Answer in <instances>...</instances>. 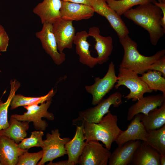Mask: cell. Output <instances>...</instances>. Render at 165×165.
Wrapping results in <instances>:
<instances>
[{"label": "cell", "instance_id": "obj_23", "mask_svg": "<svg viewBox=\"0 0 165 165\" xmlns=\"http://www.w3.org/2000/svg\"><path fill=\"white\" fill-rule=\"evenodd\" d=\"M9 123L7 128L0 130V135L6 136L18 144L27 137L29 123L26 121L19 120L11 116Z\"/></svg>", "mask_w": 165, "mask_h": 165}, {"label": "cell", "instance_id": "obj_29", "mask_svg": "<svg viewBox=\"0 0 165 165\" xmlns=\"http://www.w3.org/2000/svg\"><path fill=\"white\" fill-rule=\"evenodd\" d=\"M156 2V0H106L109 6L119 16L135 6Z\"/></svg>", "mask_w": 165, "mask_h": 165}, {"label": "cell", "instance_id": "obj_6", "mask_svg": "<svg viewBox=\"0 0 165 165\" xmlns=\"http://www.w3.org/2000/svg\"><path fill=\"white\" fill-rule=\"evenodd\" d=\"M118 79L114 86L117 89L123 85L130 90L129 93L125 97L127 100L135 101L144 97L145 93L153 91L138 76V74L130 70L119 68L117 76Z\"/></svg>", "mask_w": 165, "mask_h": 165}, {"label": "cell", "instance_id": "obj_16", "mask_svg": "<svg viewBox=\"0 0 165 165\" xmlns=\"http://www.w3.org/2000/svg\"><path fill=\"white\" fill-rule=\"evenodd\" d=\"M99 28L93 26L89 30V36L93 37L96 41L94 49L97 51L98 64H101L109 59L113 49V39L111 36L105 37L100 34Z\"/></svg>", "mask_w": 165, "mask_h": 165}, {"label": "cell", "instance_id": "obj_7", "mask_svg": "<svg viewBox=\"0 0 165 165\" xmlns=\"http://www.w3.org/2000/svg\"><path fill=\"white\" fill-rule=\"evenodd\" d=\"M118 79L115 72V65L111 61L107 72L102 78L96 77L94 84L86 85L85 88L87 92L91 94V104L95 105L100 102L106 95L113 88Z\"/></svg>", "mask_w": 165, "mask_h": 165}, {"label": "cell", "instance_id": "obj_1", "mask_svg": "<svg viewBox=\"0 0 165 165\" xmlns=\"http://www.w3.org/2000/svg\"><path fill=\"white\" fill-rule=\"evenodd\" d=\"M123 15L148 32L151 42L154 46L157 45L165 33L161 24L162 11L153 3L138 5Z\"/></svg>", "mask_w": 165, "mask_h": 165}, {"label": "cell", "instance_id": "obj_32", "mask_svg": "<svg viewBox=\"0 0 165 165\" xmlns=\"http://www.w3.org/2000/svg\"><path fill=\"white\" fill-rule=\"evenodd\" d=\"M9 38L3 27L0 24V52L7 51Z\"/></svg>", "mask_w": 165, "mask_h": 165}, {"label": "cell", "instance_id": "obj_35", "mask_svg": "<svg viewBox=\"0 0 165 165\" xmlns=\"http://www.w3.org/2000/svg\"><path fill=\"white\" fill-rule=\"evenodd\" d=\"M63 1L84 4L91 6L92 0H61Z\"/></svg>", "mask_w": 165, "mask_h": 165}, {"label": "cell", "instance_id": "obj_37", "mask_svg": "<svg viewBox=\"0 0 165 165\" xmlns=\"http://www.w3.org/2000/svg\"><path fill=\"white\" fill-rule=\"evenodd\" d=\"M160 165H165V155L160 154Z\"/></svg>", "mask_w": 165, "mask_h": 165}, {"label": "cell", "instance_id": "obj_30", "mask_svg": "<svg viewBox=\"0 0 165 165\" xmlns=\"http://www.w3.org/2000/svg\"><path fill=\"white\" fill-rule=\"evenodd\" d=\"M44 133L43 131H35L31 132L28 138H24L19 143L18 146L23 149H29L33 147H40L43 146L42 137Z\"/></svg>", "mask_w": 165, "mask_h": 165}, {"label": "cell", "instance_id": "obj_2", "mask_svg": "<svg viewBox=\"0 0 165 165\" xmlns=\"http://www.w3.org/2000/svg\"><path fill=\"white\" fill-rule=\"evenodd\" d=\"M124 50V55L119 68L128 69L141 75L146 72L149 66L165 54V50L158 51L154 55L146 56L138 50L137 43L127 35L119 39Z\"/></svg>", "mask_w": 165, "mask_h": 165}, {"label": "cell", "instance_id": "obj_27", "mask_svg": "<svg viewBox=\"0 0 165 165\" xmlns=\"http://www.w3.org/2000/svg\"><path fill=\"white\" fill-rule=\"evenodd\" d=\"M139 76L151 90L160 91L165 95V78L160 72L148 70Z\"/></svg>", "mask_w": 165, "mask_h": 165}, {"label": "cell", "instance_id": "obj_28", "mask_svg": "<svg viewBox=\"0 0 165 165\" xmlns=\"http://www.w3.org/2000/svg\"><path fill=\"white\" fill-rule=\"evenodd\" d=\"M144 142L160 154L165 155V125L159 129L148 132L146 141Z\"/></svg>", "mask_w": 165, "mask_h": 165}, {"label": "cell", "instance_id": "obj_9", "mask_svg": "<svg viewBox=\"0 0 165 165\" xmlns=\"http://www.w3.org/2000/svg\"><path fill=\"white\" fill-rule=\"evenodd\" d=\"M111 152L98 141L92 140L86 144L78 160L79 165H107Z\"/></svg>", "mask_w": 165, "mask_h": 165}, {"label": "cell", "instance_id": "obj_39", "mask_svg": "<svg viewBox=\"0 0 165 165\" xmlns=\"http://www.w3.org/2000/svg\"><path fill=\"white\" fill-rule=\"evenodd\" d=\"M0 165H1V163H0Z\"/></svg>", "mask_w": 165, "mask_h": 165}, {"label": "cell", "instance_id": "obj_25", "mask_svg": "<svg viewBox=\"0 0 165 165\" xmlns=\"http://www.w3.org/2000/svg\"><path fill=\"white\" fill-rule=\"evenodd\" d=\"M10 85L9 93L6 101L3 102L0 99V130L6 129L9 126L8 119V108L13 97L21 86L20 82L15 79L10 80Z\"/></svg>", "mask_w": 165, "mask_h": 165}, {"label": "cell", "instance_id": "obj_13", "mask_svg": "<svg viewBox=\"0 0 165 165\" xmlns=\"http://www.w3.org/2000/svg\"><path fill=\"white\" fill-rule=\"evenodd\" d=\"M60 12L61 18L72 21L89 19L94 13L91 6L62 0Z\"/></svg>", "mask_w": 165, "mask_h": 165}, {"label": "cell", "instance_id": "obj_10", "mask_svg": "<svg viewBox=\"0 0 165 165\" xmlns=\"http://www.w3.org/2000/svg\"><path fill=\"white\" fill-rule=\"evenodd\" d=\"M91 6L94 12L106 19L119 39L128 35L129 30L120 16L109 6L106 0H92Z\"/></svg>", "mask_w": 165, "mask_h": 165}, {"label": "cell", "instance_id": "obj_8", "mask_svg": "<svg viewBox=\"0 0 165 165\" xmlns=\"http://www.w3.org/2000/svg\"><path fill=\"white\" fill-rule=\"evenodd\" d=\"M58 129L51 130V134L48 133L46 139L43 140V146L42 147L43 156L38 165H43L48 161L67 154L65 145L71 139L68 138H61Z\"/></svg>", "mask_w": 165, "mask_h": 165}, {"label": "cell", "instance_id": "obj_26", "mask_svg": "<svg viewBox=\"0 0 165 165\" xmlns=\"http://www.w3.org/2000/svg\"><path fill=\"white\" fill-rule=\"evenodd\" d=\"M55 94L52 88L46 95L39 97H26L21 94H15L11 101L10 109L12 110L20 106L41 104L52 99Z\"/></svg>", "mask_w": 165, "mask_h": 165}, {"label": "cell", "instance_id": "obj_12", "mask_svg": "<svg viewBox=\"0 0 165 165\" xmlns=\"http://www.w3.org/2000/svg\"><path fill=\"white\" fill-rule=\"evenodd\" d=\"M72 21L60 18L52 24V30L58 51L62 53L66 48L71 49L76 34Z\"/></svg>", "mask_w": 165, "mask_h": 165}, {"label": "cell", "instance_id": "obj_38", "mask_svg": "<svg viewBox=\"0 0 165 165\" xmlns=\"http://www.w3.org/2000/svg\"><path fill=\"white\" fill-rule=\"evenodd\" d=\"M158 2H162L165 3V0H158Z\"/></svg>", "mask_w": 165, "mask_h": 165}, {"label": "cell", "instance_id": "obj_14", "mask_svg": "<svg viewBox=\"0 0 165 165\" xmlns=\"http://www.w3.org/2000/svg\"><path fill=\"white\" fill-rule=\"evenodd\" d=\"M165 102V95L163 93L143 97L129 108L127 120H132L135 115L140 113L147 115L150 111L160 107Z\"/></svg>", "mask_w": 165, "mask_h": 165}, {"label": "cell", "instance_id": "obj_17", "mask_svg": "<svg viewBox=\"0 0 165 165\" xmlns=\"http://www.w3.org/2000/svg\"><path fill=\"white\" fill-rule=\"evenodd\" d=\"M61 0H43L33 9V12L40 18L42 24H52L61 18Z\"/></svg>", "mask_w": 165, "mask_h": 165}, {"label": "cell", "instance_id": "obj_34", "mask_svg": "<svg viewBox=\"0 0 165 165\" xmlns=\"http://www.w3.org/2000/svg\"><path fill=\"white\" fill-rule=\"evenodd\" d=\"M153 3L160 8L162 12V17L161 20L162 25L163 28L165 30V3L156 1Z\"/></svg>", "mask_w": 165, "mask_h": 165}, {"label": "cell", "instance_id": "obj_3", "mask_svg": "<svg viewBox=\"0 0 165 165\" xmlns=\"http://www.w3.org/2000/svg\"><path fill=\"white\" fill-rule=\"evenodd\" d=\"M118 121L117 116L109 111L98 123L82 122L86 143L92 140L100 141L110 150L112 143L122 131L118 125Z\"/></svg>", "mask_w": 165, "mask_h": 165}, {"label": "cell", "instance_id": "obj_20", "mask_svg": "<svg viewBox=\"0 0 165 165\" xmlns=\"http://www.w3.org/2000/svg\"><path fill=\"white\" fill-rule=\"evenodd\" d=\"M84 133V124L76 126L75 135L65 145V148L68 156L69 165L77 164L79 158L81 155L86 144Z\"/></svg>", "mask_w": 165, "mask_h": 165}, {"label": "cell", "instance_id": "obj_33", "mask_svg": "<svg viewBox=\"0 0 165 165\" xmlns=\"http://www.w3.org/2000/svg\"><path fill=\"white\" fill-rule=\"evenodd\" d=\"M148 70L159 71L165 78V55L151 64Z\"/></svg>", "mask_w": 165, "mask_h": 165}, {"label": "cell", "instance_id": "obj_11", "mask_svg": "<svg viewBox=\"0 0 165 165\" xmlns=\"http://www.w3.org/2000/svg\"><path fill=\"white\" fill-rule=\"evenodd\" d=\"M35 36L41 43L43 48L51 57L54 63L60 65L66 60V55L60 53L57 48L56 41L53 33L52 24H44L41 31L35 33Z\"/></svg>", "mask_w": 165, "mask_h": 165}, {"label": "cell", "instance_id": "obj_36", "mask_svg": "<svg viewBox=\"0 0 165 165\" xmlns=\"http://www.w3.org/2000/svg\"><path fill=\"white\" fill-rule=\"evenodd\" d=\"M47 165H69L68 160H62L53 163L50 161Z\"/></svg>", "mask_w": 165, "mask_h": 165}, {"label": "cell", "instance_id": "obj_24", "mask_svg": "<svg viewBox=\"0 0 165 165\" xmlns=\"http://www.w3.org/2000/svg\"><path fill=\"white\" fill-rule=\"evenodd\" d=\"M140 120L147 132L159 129L165 124V102L147 115L139 113Z\"/></svg>", "mask_w": 165, "mask_h": 165}, {"label": "cell", "instance_id": "obj_21", "mask_svg": "<svg viewBox=\"0 0 165 165\" xmlns=\"http://www.w3.org/2000/svg\"><path fill=\"white\" fill-rule=\"evenodd\" d=\"M89 36L86 31L78 32L76 33L73 43L75 45L76 52L79 56V62L92 68L98 64V62L96 58L91 55L89 50L90 45L87 40Z\"/></svg>", "mask_w": 165, "mask_h": 165}, {"label": "cell", "instance_id": "obj_19", "mask_svg": "<svg viewBox=\"0 0 165 165\" xmlns=\"http://www.w3.org/2000/svg\"><path fill=\"white\" fill-rule=\"evenodd\" d=\"M125 131H122L115 142L118 146L131 140H140L145 141L148 132L140 120L139 114L135 115Z\"/></svg>", "mask_w": 165, "mask_h": 165}, {"label": "cell", "instance_id": "obj_31", "mask_svg": "<svg viewBox=\"0 0 165 165\" xmlns=\"http://www.w3.org/2000/svg\"><path fill=\"white\" fill-rule=\"evenodd\" d=\"M43 154L42 150L34 153L25 152L19 156L17 165H36L42 159Z\"/></svg>", "mask_w": 165, "mask_h": 165}, {"label": "cell", "instance_id": "obj_4", "mask_svg": "<svg viewBox=\"0 0 165 165\" xmlns=\"http://www.w3.org/2000/svg\"><path fill=\"white\" fill-rule=\"evenodd\" d=\"M122 97L120 93L115 92L107 98L103 99L94 107L80 111L78 117L72 120L73 125L79 126L83 122L98 123L109 111L111 106L117 108L123 103Z\"/></svg>", "mask_w": 165, "mask_h": 165}, {"label": "cell", "instance_id": "obj_5", "mask_svg": "<svg viewBox=\"0 0 165 165\" xmlns=\"http://www.w3.org/2000/svg\"><path fill=\"white\" fill-rule=\"evenodd\" d=\"M52 98L40 104H34L24 106L27 111L23 115L14 114L11 116L21 121H26L29 123L32 122L34 128L37 130L45 131L48 124L42 118H46L49 120L54 119V114L48 111L52 102Z\"/></svg>", "mask_w": 165, "mask_h": 165}, {"label": "cell", "instance_id": "obj_15", "mask_svg": "<svg viewBox=\"0 0 165 165\" xmlns=\"http://www.w3.org/2000/svg\"><path fill=\"white\" fill-rule=\"evenodd\" d=\"M28 149L19 148L13 140L0 135V163L1 165H17L19 156Z\"/></svg>", "mask_w": 165, "mask_h": 165}, {"label": "cell", "instance_id": "obj_18", "mask_svg": "<svg viewBox=\"0 0 165 165\" xmlns=\"http://www.w3.org/2000/svg\"><path fill=\"white\" fill-rule=\"evenodd\" d=\"M140 140L128 141L118 146L109 157V165H127L130 164L134 153L141 143Z\"/></svg>", "mask_w": 165, "mask_h": 165}, {"label": "cell", "instance_id": "obj_22", "mask_svg": "<svg viewBox=\"0 0 165 165\" xmlns=\"http://www.w3.org/2000/svg\"><path fill=\"white\" fill-rule=\"evenodd\" d=\"M160 156L156 150L142 141L135 151L130 164L160 165Z\"/></svg>", "mask_w": 165, "mask_h": 165}, {"label": "cell", "instance_id": "obj_40", "mask_svg": "<svg viewBox=\"0 0 165 165\" xmlns=\"http://www.w3.org/2000/svg\"><path fill=\"white\" fill-rule=\"evenodd\" d=\"M1 72V71H0V72Z\"/></svg>", "mask_w": 165, "mask_h": 165}]
</instances>
